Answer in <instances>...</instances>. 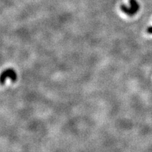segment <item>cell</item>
<instances>
[{
    "mask_svg": "<svg viewBox=\"0 0 152 152\" xmlns=\"http://www.w3.org/2000/svg\"><path fill=\"white\" fill-rule=\"evenodd\" d=\"M130 7H127L126 4H121L120 8L122 12H123L126 15L132 17L139 11L140 8V4L136 0H129Z\"/></svg>",
    "mask_w": 152,
    "mask_h": 152,
    "instance_id": "6da1fadb",
    "label": "cell"
},
{
    "mask_svg": "<svg viewBox=\"0 0 152 152\" xmlns=\"http://www.w3.org/2000/svg\"><path fill=\"white\" fill-rule=\"evenodd\" d=\"M7 77H10L13 82L16 81L17 80V74L12 69H8L6 70H4V72L1 75V84L3 85L4 84L5 80Z\"/></svg>",
    "mask_w": 152,
    "mask_h": 152,
    "instance_id": "7a4b0ae2",
    "label": "cell"
},
{
    "mask_svg": "<svg viewBox=\"0 0 152 152\" xmlns=\"http://www.w3.org/2000/svg\"><path fill=\"white\" fill-rule=\"evenodd\" d=\"M147 32L149 33V34H152V27H149L147 28Z\"/></svg>",
    "mask_w": 152,
    "mask_h": 152,
    "instance_id": "3957f363",
    "label": "cell"
}]
</instances>
